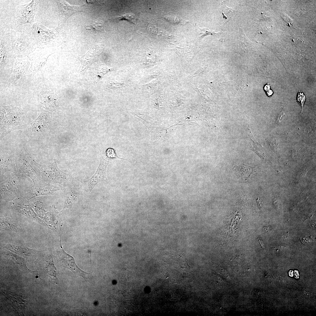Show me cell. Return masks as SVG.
Here are the masks:
<instances>
[{"mask_svg": "<svg viewBox=\"0 0 316 316\" xmlns=\"http://www.w3.org/2000/svg\"><path fill=\"white\" fill-rule=\"evenodd\" d=\"M30 32L37 47L43 49L57 46L62 40L55 29L47 28L39 23L34 24Z\"/></svg>", "mask_w": 316, "mask_h": 316, "instance_id": "obj_1", "label": "cell"}, {"mask_svg": "<svg viewBox=\"0 0 316 316\" xmlns=\"http://www.w3.org/2000/svg\"><path fill=\"white\" fill-rule=\"evenodd\" d=\"M11 34L12 46L16 57H25L36 49L30 31H16Z\"/></svg>", "mask_w": 316, "mask_h": 316, "instance_id": "obj_2", "label": "cell"}, {"mask_svg": "<svg viewBox=\"0 0 316 316\" xmlns=\"http://www.w3.org/2000/svg\"><path fill=\"white\" fill-rule=\"evenodd\" d=\"M33 164L38 168L42 173V179L48 183H56L66 186L69 181L68 174L61 171L58 168L55 159L49 165L38 164L30 158Z\"/></svg>", "mask_w": 316, "mask_h": 316, "instance_id": "obj_3", "label": "cell"}, {"mask_svg": "<svg viewBox=\"0 0 316 316\" xmlns=\"http://www.w3.org/2000/svg\"><path fill=\"white\" fill-rule=\"evenodd\" d=\"M16 173L12 176L3 181H0V198L10 202L21 195L20 190V179Z\"/></svg>", "mask_w": 316, "mask_h": 316, "instance_id": "obj_4", "label": "cell"}, {"mask_svg": "<svg viewBox=\"0 0 316 316\" xmlns=\"http://www.w3.org/2000/svg\"><path fill=\"white\" fill-rule=\"evenodd\" d=\"M28 200L21 195L9 202V207L13 211L20 213L41 224L45 226H48L44 221L37 217Z\"/></svg>", "mask_w": 316, "mask_h": 316, "instance_id": "obj_5", "label": "cell"}, {"mask_svg": "<svg viewBox=\"0 0 316 316\" xmlns=\"http://www.w3.org/2000/svg\"><path fill=\"white\" fill-rule=\"evenodd\" d=\"M16 168V173L23 176L29 177L32 181L33 184L37 183L42 180L39 174L32 166L23 153L17 155L15 159Z\"/></svg>", "mask_w": 316, "mask_h": 316, "instance_id": "obj_6", "label": "cell"}, {"mask_svg": "<svg viewBox=\"0 0 316 316\" xmlns=\"http://www.w3.org/2000/svg\"><path fill=\"white\" fill-rule=\"evenodd\" d=\"M58 249V261L63 267L70 269L75 275L82 277L85 280L91 279V274L80 269L76 265L73 258L64 251L61 243L60 248Z\"/></svg>", "mask_w": 316, "mask_h": 316, "instance_id": "obj_7", "label": "cell"}, {"mask_svg": "<svg viewBox=\"0 0 316 316\" xmlns=\"http://www.w3.org/2000/svg\"><path fill=\"white\" fill-rule=\"evenodd\" d=\"M38 1L32 0L30 3L19 6L16 15L18 25L30 24L33 25L34 24V18L37 9Z\"/></svg>", "mask_w": 316, "mask_h": 316, "instance_id": "obj_8", "label": "cell"}, {"mask_svg": "<svg viewBox=\"0 0 316 316\" xmlns=\"http://www.w3.org/2000/svg\"><path fill=\"white\" fill-rule=\"evenodd\" d=\"M109 162V160L104 159L101 155L99 164L95 173L90 178L83 182V188L85 191L90 193L98 183L107 182L106 172Z\"/></svg>", "mask_w": 316, "mask_h": 316, "instance_id": "obj_9", "label": "cell"}, {"mask_svg": "<svg viewBox=\"0 0 316 316\" xmlns=\"http://www.w3.org/2000/svg\"><path fill=\"white\" fill-rule=\"evenodd\" d=\"M1 247L22 257L27 260H35L41 256L44 252L32 249L23 245L1 243Z\"/></svg>", "mask_w": 316, "mask_h": 316, "instance_id": "obj_10", "label": "cell"}, {"mask_svg": "<svg viewBox=\"0 0 316 316\" xmlns=\"http://www.w3.org/2000/svg\"><path fill=\"white\" fill-rule=\"evenodd\" d=\"M59 190L57 186L51 185L43 180L33 184L26 191L23 196L29 200L38 196L52 194Z\"/></svg>", "mask_w": 316, "mask_h": 316, "instance_id": "obj_11", "label": "cell"}, {"mask_svg": "<svg viewBox=\"0 0 316 316\" xmlns=\"http://www.w3.org/2000/svg\"><path fill=\"white\" fill-rule=\"evenodd\" d=\"M14 55L12 46L11 33L1 35L0 37V65L4 68Z\"/></svg>", "mask_w": 316, "mask_h": 316, "instance_id": "obj_12", "label": "cell"}, {"mask_svg": "<svg viewBox=\"0 0 316 316\" xmlns=\"http://www.w3.org/2000/svg\"><path fill=\"white\" fill-rule=\"evenodd\" d=\"M56 2L58 8V25L59 26L64 24L73 14L78 12H83L85 8L83 5H71L64 1H58Z\"/></svg>", "mask_w": 316, "mask_h": 316, "instance_id": "obj_13", "label": "cell"}, {"mask_svg": "<svg viewBox=\"0 0 316 316\" xmlns=\"http://www.w3.org/2000/svg\"><path fill=\"white\" fill-rule=\"evenodd\" d=\"M40 265H43L49 276L56 284L58 283L57 270L54 265L53 256L51 252L46 254L44 253L38 259Z\"/></svg>", "mask_w": 316, "mask_h": 316, "instance_id": "obj_14", "label": "cell"}, {"mask_svg": "<svg viewBox=\"0 0 316 316\" xmlns=\"http://www.w3.org/2000/svg\"><path fill=\"white\" fill-rule=\"evenodd\" d=\"M0 220L1 229L14 232L20 236L21 230L18 221L11 214L8 213L1 214Z\"/></svg>", "mask_w": 316, "mask_h": 316, "instance_id": "obj_15", "label": "cell"}, {"mask_svg": "<svg viewBox=\"0 0 316 316\" xmlns=\"http://www.w3.org/2000/svg\"><path fill=\"white\" fill-rule=\"evenodd\" d=\"M78 190L75 188L69 187L64 190L63 193L64 200V205L59 215L66 213L71 208L78 194Z\"/></svg>", "mask_w": 316, "mask_h": 316, "instance_id": "obj_16", "label": "cell"}, {"mask_svg": "<svg viewBox=\"0 0 316 316\" xmlns=\"http://www.w3.org/2000/svg\"><path fill=\"white\" fill-rule=\"evenodd\" d=\"M8 171L15 173L16 172V162L13 157L1 155L0 180L3 177L4 173Z\"/></svg>", "mask_w": 316, "mask_h": 316, "instance_id": "obj_17", "label": "cell"}, {"mask_svg": "<svg viewBox=\"0 0 316 316\" xmlns=\"http://www.w3.org/2000/svg\"><path fill=\"white\" fill-rule=\"evenodd\" d=\"M98 51L95 47H91L88 52L79 58L82 66V71L96 61L99 54Z\"/></svg>", "mask_w": 316, "mask_h": 316, "instance_id": "obj_18", "label": "cell"}, {"mask_svg": "<svg viewBox=\"0 0 316 316\" xmlns=\"http://www.w3.org/2000/svg\"><path fill=\"white\" fill-rule=\"evenodd\" d=\"M49 114L48 112L42 110L38 117L31 123V129L33 131L39 132L44 129L48 123Z\"/></svg>", "mask_w": 316, "mask_h": 316, "instance_id": "obj_19", "label": "cell"}, {"mask_svg": "<svg viewBox=\"0 0 316 316\" xmlns=\"http://www.w3.org/2000/svg\"><path fill=\"white\" fill-rule=\"evenodd\" d=\"M1 252L7 257L12 260L25 270H29L26 265L27 260L23 257L13 253L1 247Z\"/></svg>", "mask_w": 316, "mask_h": 316, "instance_id": "obj_20", "label": "cell"}, {"mask_svg": "<svg viewBox=\"0 0 316 316\" xmlns=\"http://www.w3.org/2000/svg\"><path fill=\"white\" fill-rule=\"evenodd\" d=\"M86 29L95 32L102 31L103 30V25L99 22H95L84 26Z\"/></svg>", "mask_w": 316, "mask_h": 316, "instance_id": "obj_21", "label": "cell"}, {"mask_svg": "<svg viewBox=\"0 0 316 316\" xmlns=\"http://www.w3.org/2000/svg\"><path fill=\"white\" fill-rule=\"evenodd\" d=\"M113 68L106 66H101L95 71V74L98 79H101L103 76L108 72L113 71Z\"/></svg>", "mask_w": 316, "mask_h": 316, "instance_id": "obj_22", "label": "cell"}, {"mask_svg": "<svg viewBox=\"0 0 316 316\" xmlns=\"http://www.w3.org/2000/svg\"><path fill=\"white\" fill-rule=\"evenodd\" d=\"M105 154L107 158H118L126 160L118 157L116 154V150L113 148H108L105 152Z\"/></svg>", "mask_w": 316, "mask_h": 316, "instance_id": "obj_23", "label": "cell"}, {"mask_svg": "<svg viewBox=\"0 0 316 316\" xmlns=\"http://www.w3.org/2000/svg\"><path fill=\"white\" fill-rule=\"evenodd\" d=\"M126 85V83L124 82H118L113 81H109L108 82V87L109 88L115 89L120 88Z\"/></svg>", "mask_w": 316, "mask_h": 316, "instance_id": "obj_24", "label": "cell"}, {"mask_svg": "<svg viewBox=\"0 0 316 316\" xmlns=\"http://www.w3.org/2000/svg\"><path fill=\"white\" fill-rule=\"evenodd\" d=\"M119 20H125L135 24V17L132 14L126 13L117 18Z\"/></svg>", "mask_w": 316, "mask_h": 316, "instance_id": "obj_25", "label": "cell"}, {"mask_svg": "<svg viewBox=\"0 0 316 316\" xmlns=\"http://www.w3.org/2000/svg\"><path fill=\"white\" fill-rule=\"evenodd\" d=\"M306 99L305 95L303 93L301 92L300 91L297 93L296 101L301 106L302 109L304 106Z\"/></svg>", "mask_w": 316, "mask_h": 316, "instance_id": "obj_26", "label": "cell"}, {"mask_svg": "<svg viewBox=\"0 0 316 316\" xmlns=\"http://www.w3.org/2000/svg\"><path fill=\"white\" fill-rule=\"evenodd\" d=\"M198 28L199 29V31L200 35V37H203L208 35H215L217 34L215 32L209 31L208 29H207L200 28Z\"/></svg>", "mask_w": 316, "mask_h": 316, "instance_id": "obj_27", "label": "cell"}, {"mask_svg": "<svg viewBox=\"0 0 316 316\" xmlns=\"http://www.w3.org/2000/svg\"><path fill=\"white\" fill-rule=\"evenodd\" d=\"M264 90L267 95L270 97L273 94V91L270 89V86L269 83L265 85L264 87Z\"/></svg>", "mask_w": 316, "mask_h": 316, "instance_id": "obj_28", "label": "cell"}, {"mask_svg": "<svg viewBox=\"0 0 316 316\" xmlns=\"http://www.w3.org/2000/svg\"><path fill=\"white\" fill-rule=\"evenodd\" d=\"M284 115V112L283 111L281 112L278 116L277 121L279 123L282 119Z\"/></svg>", "mask_w": 316, "mask_h": 316, "instance_id": "obj_29", "label": "cell"}]
</instances>
